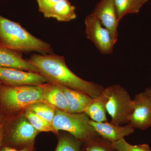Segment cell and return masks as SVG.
<instances>
[{
  "mask_svg": "<svg viewBox=\"0 0 151 151\" xmlns=\"http://www.w3.org/2000/svg\"><path fill=\"white\" fill-rule=\"evenodd\" d=\"M134 109L128 124L133 128L145 130L151 127V104L145 91L136 95Z\"/></svg>",
  "mask_w": 151,
  "mask_h": 151,
  "instance_id": "ba28073f",
  "label": "cell"
},
{
  "mask_svg": "<svg viewBox=\"0 0 151 151\" xmlns=\"http://www.w3.org/2000/svg\"><path fill=\"white\" fill-rule=\"evenodd\" d=\"M86 37L94 43L103 54H111L116 42L111 33L103 26L98 18L93 12L85 19Z\"/></svg>",
  "mask_w": 151,
  "mask_h": 151,
  "instance_id": "8992f818",
  "label": "cell"
},
{
  "mask_svg": "<svg viewBox=\"0 0 151 151\" xmlns=\"http://www.w3.org/2000/svg\"><path fill=\"white\" fill-rule=\"evenodd\" d=\"M28 60L49 82L78 90L92 98L100 96L104 90L98 84L85 81L75 75L66 65L64 57L53 53L35 54Z\"/></svg>",
  "mask_w": 151,
  "mask_h": 151,
  "instance_id": "6da1fadb",
  "label": "cell"
},
{
  "mask_svg": "<svg viewBox=\"0 0 151 151\" xmlns=\"http://www.w3.org/2000/svg\"><path fill=\"white\" fill-rule=\"evenodd\" d=\"M27 109L33 111L50 124H52L56 109L51 105L45 102H40L32 104Z\"/></svg>",
  "mask_w": 151,
  "mask_h": 151,
  "instance_id": "ac0fdd59",
  "label": "cell"
},
{
  "mask_svg": "<svg viewBox=\"0 0 151 151\" xmlns=\"http://www.w3.org/2000/svg\"><path fill=\"white\" fill-rule=\"evenodd\" d=\"M40 86L43 90L44 102L55 109L68 112L67 99L60 85L47 82Z\"/></svg>",
  "mask_w": 151,
  "mask_h": 151,
  "instance_id": "4fadbf2b",
  "label": "cell"
},
{
  "mask_svg": "<svg viewBox=\"0 0 151 151\" xmlns=\"http://www.w3.org/2000/svg\"><path fill=\"white\" fill-rule=\"evenodd\" d=\"M2 85V84H1V83H0V88H1V86Z\"/></svg>",
  "mask_w": 151,
  "mask_h": 151,
  "instance_id": "f1b7e54d",
  "label": "cell"
},
{
  "mask_svg": "<svg viewBox=\"0 0 151 151\" xmlns=\"http://www.w3.org/2000/svg\"><path fill=\"white\" fill-rule=\"evenodd\" d=\"M89 123L97 134L111 143L129 136L132 134L134 130V128L129 124L123 127L111 122H97L92 120H89Z\"/></svg>",
  "mask_w": 151,
  "mask_h": 151,
  "instance_id": "8fae6325",
  "label": "cell"
},
{
  "mask_svg": "<svg viewBox=\"0 0 151 151\" xmlns=\"http://www.w3.org/2000/svg\"><path fill=\"white\" fill-rule=\"evenodd\" d=\"M26 119L38 132H55L52 125L33 111L26 109Z\"/></svg>",
  "mask_w": 151,
  "mask_h": 151,
  "instance_id": "d6986e66",
  "label": "cell"
},
{
  "mask_svg": "<svg viewBox=\"0 0 151 151\" xmlns=\"http://www.w3.org/2000/svg\"><path fill=\"white\" fill-rule=\"evenodd\" d=\"M76 17L75 7L68 0H58L55 5L52 12L51 18L60 22H68Z\"/></svg>",
  "mask_w": 151,
  "mask_h": 151,
  "instance_id": "2e32d148",
  "label": "cell"
},
{
  "mask_svg": "<svg viewBox=\"0 0 151 151\" xmlns=\"http://www.w3.org/2000/svg\"><path fill=\"white\" fill-rule=\"evenodd\" d=\"M148 0H114L118 22L129 14H136Z\"/></svg>",
  "mask_w": 151,
  "mask_h": 151,
  "instance_id": "e0dca14e",
  "label": "cell"
},
{
  "mask_svg": "<svg viewBox=\"0 0 151 151\" xmlns=\"http://www.w3.org/2000/svg\"><path fill=\"white\" fill-rule=\"evenodd\" d=\"M125 144L127 151H151L150 146L147 144L133 145L129 144L126 141Z\"/></svg>",
  "mask_w": 151,
  "mask_h": 151,
  "instance_id": "7402d4cb",
  "label": "cell"
},
{
  "mask_svg": "<svg viewBox=\"0 0 151 151\" xmlns=\"http://www.w3.org/2000/svg\"><path fill=\"white\" fill-rule=\"evenodd\" d=\"M145 92L147 94L148 96L151 104V87H150V88L146 89Z\"/></svg>",
  "mask_w": 151,
  "mask_h": 151,
  "instance_id": "83f0119b",
  "label": "cell"
},
{
  "mask_svg": "<svg viewBox=\"0 0 151 151\" xmlns=\"http://www.w3.org/2000/svg\"><path fill=\"white\" fill-rule=\"evenodd\" d=\"M80 144L77 141L64 137L59 139L55 151H80Z\"/></svg>",
  "mask_w": 151,
  "mask_h": 151,
  "instance_id": "ffe728a7",
  "label": "cell"
},
{
  "mask_svg": "<svg viewBox=\"0 0 151 151\" xmlns=\"http://www.w3.org/2000/svg\"><path fill=\"white\" fill-rule=\"evenodd\" d=\"M111 33L115 42L118 38V22L114 0H101L92 12Z\"/></svg>",
  "mask_w": 151,
  "mask_h": 151,
  "instance_id": "9c48e42d",
  "label": "cell"
},
{
  "mask_svg": "<svg viewBox=\"0 0 151 151\" xmlns=\"http://www.w3.org/2000/svg\"><path fill=\"white\" fill-rule=\"evenodd\" d=\"M90 146L87 149L86 151H111L110 149L103 144L95 141V139L91 141Z\"/></svg>",
  "mask_w": 151,
  "mask_h": 151,
  "instance_id": "603a6c76",
  "label": "cell"
},
{
  "mask_svg": "<svg viewBox=\"0 0 151 151\" xmlns=\"http://www.w3.org/2000/svg\"><path fill=\"white\" fill-rule=\"evenodd\" d=\"M106 111L105 97L103 92L100 96L93 98L84 113L94 122H105L108 120Z\"/></svg>",
  "mask_w": 151,
  "mask_h": 151,
  "instance_id": "9a60e30c",
  "label": "cell"
},
{
  "mask_svg": "<svg viewBox=\"0 0 151 151\" xmlns=\"http://www.w3.org/2000/svg\"><path fill=\"white\" fill-rule=\"evenodd\" d=\"M4 135V128L3 124L0 125V148L2 142Z\"/></svg>",
  "mask_w": 151,
  "mask_h": 151,
  "instance_id": "484cf974",
  "label": "cell"
},
{
  "mask_svg": "<svg viewBox=\"0 0 151 151\" xmlns=\"http://www.w3.org/2000/svg\"><path fill=\"white\" fill-rule=\"evenodd\" d=\"M1 151H30V148L28 147H25L21 150H17L11 148L10 147H4Z\"/></svg>",
  "mask_w": 151,
  "mask_h": 151,
  "instance_id": "d4e9b609",
  "label": "cell"
},
{
  "mask_svg": "<svg viewBox=\"0 0 151 151\" xmlns=\"http://www.w3.org/2000/svg\"><path fill=\"white\" fill-rule=\"evenodd\" d=\"M12 124L8 130V137L9 141L14 145L32 142L39 132L27 119L21 118Z\"/></svg>",
  "mask_w": 151,
  "mask_h": 151,
  "instance_id": "7c38bea8",
  "label": "cell"
},
{
  "mask_svg": "<svg viewBox=\"0 0 151 151\" xmlns=\"http://www.w3.org/2000/svg\"><path fill=\"white\" fill-rule=\"evenodd\" d=\"M58 0H37L39 11L45 18H51L52 12Z\"/></svg>",
  "mask_w": 151,
  "mask_h": 151,
  "instance_id": "44dd1931",
  "label": "cell"
},
{
  "mask_svg": "<svg viewBox=\"0 0 151 151\" xmlns=\"http://www.w3.org/2000/svg\"><path fill=\"white\" fill-rule=\"evenodd\" d=\"M106 111L111 117V123L116 125L129 123L134 111V100L122 86L114 85L104 89Z\"/></svg>",
  "mask_w": 151,
  "mask_h": 151,
  "instance_id": "5b68a950",
  "label": "cell"
},
{
  "mask_svg": "<svg viewBox=\"0 0 151 151\" xmlns=\"http://www.w3.org/2000/svg\"><path fill=\"white\" fill-rule=\"evenodd\" d=\"M86 113H72L56 109L52 122L55 132L63 130L69 132L77 140L91 142L98 135L89 123Z\"/></svg>",
  "mask_w": 151,
  "mask_h": 151,
  "instance_id": "277c9868",
  "label": "cell"
},
{
  "mask_svg": "<svg viewBox=\"0 0 151 151\" xmlns=\"http://www.w3.org/2000/svg\"><path fill=\"white\" fill-rule=\"evenodd\" d=\"M44 100L43 90L40 86L2 85L0 88V108L3 113L10 114L26 109L32 104Z\"/></svg>",
  "mask_w": 151,
  "mask_h": 151,
  "instance_id": "3957f363",
  "label": "cell"
},
{
  "mask_svg": "<svg viewBox=\"0 0 151 151\" xmlns=\"http://www.w3.org/2000/svg\"><path fill=\"white\" fill-rule=\"evenodd\" d=\"M49 82L40 73L0 66V83L6 86H40Z\"/></svg>",
  "mask_w": 151,
  "mask_h": 151,
  "instance_id": "52a82bcc",
  "label": "cell"
},
{
  "mask_svg": "<svg viewBox=\"0 0 151 151\" xmlns=\"http://www.w3.org/2000/svg\"><path fill=\"white\" fill-rule=\"evenodd\" d=\"M0 66L40 73L35 65L23 58L22 52L1 45Z\"/></svg>",
  "mask_w": 151,
  "mask_h": 151,
  "instance_id": "30bf717a",
  "label": "cell"
},
{
  "mask_svg": "<svg viewBox=\"0 0 151 151\" xmlns=\"http://www.w3.org/2000/svg\"><path fill=\"white\" fill-rule=\"evenodd\" d=\"M0 45L20 52L53 53L49 44L31 34L18 23L0 15Z\"/></svg>",
  "mask_w": 151,
  "mask_h": 151,
  "instance_id": "7a4b0ae2",
  "label": "cell"
},
{
  "mask_svg": "<svg viewBox=\"0 0 151 151\" xmlns=\"http://www.w3.org/2000/svg\"><path fill=\"white\" fill-rule=\"evenodd\" d=\"M5 116L0 108V125L4 124V121Z\"/></svg>",
  "mask_w": 151,
  "mask_h": 151,
  "instance_id": "4316f807",
  "label": "cell"
},
{
  "mask_svg": "<svg viewBox=\"0 0 151 151\" xmlns=\"http://www.w3.org/2000/svg\"><path fill=\"white\" fill-rule=\"evenodd\" d=\"M60 86L67 99L68 112L72 113H84L93 98L78 90L70 89L63 85Z\"/></svg>",
  "mask_w": 151,
  "mask_h": 151,
  "instance_id": "5bb4252c",
  "label": "cell"
},
{
  "mask_svg": "<svg viewBox=\"0 0 151 151\" xmlns=\"http://www.w3.org/2000/svg\"><path fill=\"white\" fill-rule=\"evenodd\" d=\"M125 141L126 140L124 138H123L119 140L112 142L111 146L113 148L119 151H127L125 146Z\"/></svg>",
  "mask_w": 151,
  "mask_h": 151,
  "instance_id": "cb8c5ba5",
  "label": "cell"
}]
</instances>
